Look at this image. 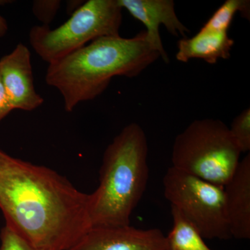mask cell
Wrapping results in <instances>:
<instances>
[{"label":"cell","instance_id":"1","mask_svg":"<svg viewBox=\"0 0 250 250\" xmlns=\"http://www.w3.org/2000/svg\"><path fill=\"white\" fill-rule=\"evenodd\" d=\"M0 209L31 246L67 250L91 229L89 194L49 167L0 149Z\"/></svg>","mask_w":250,"mask_h":250},{"label":"cell","instance_id":"2","mask_svg":"<svg viewBox=\"0 0 250 250\" xmlns=\"http://www.w3.org/2000/svg\"><path fill=\"white\" fill-rule=\"evenodd\" d=\"M160 58L146 31L129 39L106 36L49 64L45 82L59 90L65 111L72 112L79 104L98 98L113 77L139 76Z\"/></svg>","mask_w":250,"mask_h":250},{"label":"cell","instance_id":"3","mask_svg":"<svg viewBox=\"0 0 250 250\" xmlns=\"http://www.w3.org/2000/svg\"><path fill=\"white\" fill-rule=\"evenodd\" d=\"M148 143L137 123L126 125L105 149L100 185L89 194L92 228L130 225L149 178Z\"/></svg>","mask_w":250,"mask_h":250},{"label":"cell","instance_id":"4","mask_svg":"<svg viewBox=\"0 0 250 250\" xmlns=\"http://www.w3.org/2000/svg\"><path fill=\"white\" fill-rule=\"evenodd\" d=\"M241 152L220 120H195L174 139L172 167L218 187L228 183Z\"/></svg>","mask_w":250,"mask_h":250},{"label":"cell","instance_id":"5","mask_svg":"<svg viewBox=\"0 0 250 250\" xmlns=\"http://www.w3.org/2000/svg\"><path fill=\"white\" fill-rule=\"evenodd\" d=\"M123 8L118 0H88L55 29L34 26L29 42L36 54L50 64L100 38L121 36Z\"/></svg>","mask_w":250,"mask_h":250},{"label":"cell","instance_id":"6","mask_svg":"<svg viewBox=\"0 0 250 250\" xmlns=\"http://www.w3.org/2000/svg\"><path fill=\"white\" fill-rule=\"evenodd\" d=\"M164 195L203 238H232L225 210L224 188L170 167L164 179Z\"/></svg>","mask_w":250,"mask_h":250},{"label":"cell","instance_id":"7","mask_svg":"<svg viewBox=\"0 0 250 250\" xmlns=\"http://www.w3.org/2000/svg\"><path fill=\"white\" fill-rule=\"evenodd\" d=\"M0 72L13 110L34 111L43 104L34 85L31 52L27 46L19 43L0 59Z\"/></svg>","mask_w":250,"mask_h":250},{"label":"cell","instance_id":"8","mask_svg":"<svg viewBox=\"0 0 250 250\" xmlns=\"http://www.w3.org/2000/svg\"><path fill=\"white\" fill-rule=\"evenodd\" d=\"M67 250H168L166 236L159 229L128 226L91 228Z\"/></svg>","mask_w":250,"mask_h":250},{"label":"cell","instance_id":"9","mask_svg":"<svg viewBox=\"0 0 250 250\" xmlns=\"http://www.w3.org/2000/svg\"><path fill=\"white\" fill-rule=\"evenodd\" d=\"M123 9H126L135 19L146 27V34L149 44L161 59L166 63L170 62L162 41L159 27L165 26L169 33L174 36L187 37L190 30L181 22L175 12L173 0H118Z\"/></svg>","mask_w":250,"mask_h":250},{"label":"cell","instance_id":"10","mask_svg":"<svg viewBox=\"0 0 250 250\" xmlns=\"http://www.w3.org/2000/svg\"><path fill=\"white\" fill-rule=\"evenodd\" d=\"M225 210L231 236L250 238V154L237 166L236 171L224 187Z\"/></svg>","mask_w":250,"mask_h":250},{"label":"cell","instance_id":"11","mask_svg":"<svg viewBox=\"0 0 250 250\" xmlns=\"http://www.w3.org/2000/svg\"><path fill=\"white\" fill-rule=\"evenodd\" d=\"M234 41L227 31H213L200 29L191 38H183L177 43L176 59L187 62L190 59H198L208 63H216L219 59H228Z\"/></svg>","mask_w":250,"mask_h":250},{"label":"cell","instance_id":"12","mask_svg":"<svg viewBox=\"0 0 250 250\" xmlns=\"http://www.w3.org/2000/svg\"><path fill=\"white\" fill-rule=\"evenodd\" d=\"M173 227L166 236L168 250H211L198 230L183 213L171 206Z\"/></svg>","mask_w":250,"mask_h":250},{"label":"cell","instance_id":"13","mask_svg":"<svg viewBox=\"0 0 250 250\" xmlns=\"http://www.w3.org/2000/svg\"><path fill=\"white\" fill-rule=\"evenodd\" d=\"M238 12L243 18L250 21L249 0H227L215 11L202 28L205 30L228 32L233 18Z\"/></svg>","mask_w":250,"mask_h":250},{"label":"cell","instance_id":"14","mask_svg":"<svg viewBox=\"0 0 250 250\" xmlns=\"http://www.w3.org/2000/svg\"><path fill=\"white\" fill-rule=\"evenodd\" d=\"M230 132L242 152L250 149V109L247 108L242 111L231 123Z\"/></svg>","mask_w":250,"mask_h":250},{"label":"cell","instance_id":"15","mask_svg":"<svg viewBox=\"0 0 250 250\" xmlns=\"http://www.w3.org/2000/svg\"><path fill=\"white\" fill-rule=\"evenodd\" d=\"M59 0H36L32 5V12L42 25L49 26L60 9Z\"/></svg>","mask_w":250,"mask_h":250},{"label":"cell","instance_id":"16","mask_svg":"<svg viewBox=\"0 0 250 250\" xmlns=\"http://www.w3.org/2000/svg\"><path fill=\"white\" fill-rule=\"evenodd\" d=\"M0 250H44L31 246L14 229L5 225L0 233Z\"/></svg>","mask_w":250,"mask_h":250},{"label":"cell","instance_id":"17","mask_svg":"<svg viewBox=\"0 0 250 250\" xmlns=\"http://www.w3.org/2000/svg\"><path fill=\"white\" fill-rule=\"evenodd\" d=\"M12 111L14 110L10 104L0 72V122L9 116V113Z\"/></svg>","mask_w":250,"mask_h":250},{"label":"cell","instance_id":"18","mask_svg":"<svg viewBox=\"0 0 250 250\" xmlns=\"http://www.w3.org/2000/svg\"><path fill=\"white\" fill-rule=\"evenodd\" d=\"M85 1H69L67 3V12L71 15L83 4Z\"/></svg>","mask_w":250,"mask_h":250},{"label":"cell","instance_id":"19","mask_svg":"<svg viewBox=\"0 0 250 250\" xmlns=\"http://www.w3.org/2000/svg\"><path fill=\"white\" fill-rule=\"evenodd\" d=\"M9 30L7 21L0 15V38L4 37Z\"/></svg>","mask_w":250,"mask_h":250}]
</instances>
